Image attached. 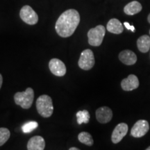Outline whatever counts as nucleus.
Wrapping results in <instances>:
<instances>
[{"label":"nucleus","mask_w":150,"mask_h":150,"mask_svg":"<svg viewBox=\"0 0 150 150\" xmlns=\"http://www.w3.org/2000/svg\"><path fill=\"white\" fill-rule=\"evenodd\" d=\"M90 113L88 110H79L76 112V120L79 125H81L82 123H88L90 120Z\"/></svg>","instance_id":"a211bd4d"},{"label":"nucleus","mask_w":150,"mask_h":150,"mask_svg":"<svg viewBox=\"0 0 150 150\" xmlns=\"http://www.w3.org/2000/svg\"><path fill=\"white\" fill-rule=\"evenodd\" d=\"M69 150H80V149H78V148H76V147H71Z\"/></svg>","instance_id":"5701e85b"},{"label":"nucleus","mask_w":150,"mask_h":150,"mask_svg":"<svg viewBox=\"0 0 150 150\" xmlns=\"http://www.w3.org/2000/svg\"><path fill=\"white\" fill-rule=\"evenodd\" d=\"M149 129V125L147 120H140L137 121L131 130V135L134 138H140L147 134Z\"/></svg>","instance_id":"0eeeda50"},{"label":"nucleus","mask_w":150,"mask_h":150,"mask_svg":"<svg viewBox=\"0 0 150 150\" xmlns=\"http://www.w3.org/2000/svg\"><path fill=\"white\" fill-rule=\"evenodd\" d=\"M11 136L10 131L6 128H0V147L7 142Z\"/></svg>","instance_id":"aec40b11"},{"label":"nucleus","mask_w":150,"mask_h":150,"mask_svg":"<svg viewBox=\"0 0 150 150\" xmlns=\"http://www.w3.org/2000/svg\"><path fill=\"white\" fill-rule=\"evenodd\" d=\"M2 83H3V78H2V76H1V74H0V89H1V86H2Z\"/></svg>","instance_id":"4be33fe9"},{"label":"nucleus","mask_w":150,"mask_h":150,"mask_svg":"<svg viewBox=\"0 0 150 150\" xmlns=\"http://www.w3.org/2000/svg\"><path fill=\"white\" fill-rule=\"evenodd\" d=\"M124 25L125 26V27H126L128 30H131L132 32H135V27H134V26L130 25L129 22H124Z\"/></svg>","instance_id":"412c9836"},{"label":"nucleus","mask_w":150,"mask_h":150,"mask_svg":"<svg viewBox=\"0 0 150 150\" xmlns=\"http://www.w3.org/2000/svg\"><path fill=\"white\" fill-rule=\"evenodd\" d=\"M112 112L110 108L107 106H102L96 110V118L99 122L106 124L111 120Z\"/></svg>","instance_id":"9d476101"},{"label":"nucleus","mask_w":150,"mask_h":150,"mask_svg":"<svg viewBox=\"0 0 150 150\" xmlns=\"http://www.w3.org/2000/svg\"><path fill=\"white\" fill-rule=\"evenodd\" d=\"M137 47L142 53H147L150 49V38L147 35H143L137 40Z\"/></svg>","instance_id":"dca6fc26"},{"label":"nucleus","mask_w":150,"mask_h":150,"mask_svg":"<svg viewBox=\"0 0 150 150\" xmlns=\"http://www.w3.org/2000/svg\"><path fill=\"white\" fill-rule=\"evenodd\" d=\"M45 142L42 137L33 136L29 140L27 143L28 150H44Z\"/></svg>","instance_id":"ddd939ff"},{"label":"nucleus","mask_w":150,"mask_h":150,"mask_svg":"<svg viewBox=\"0 0 150 150\" xmlns=\"http://www.w3.org/2000/svg\"><path fill=\"white\" fill-rule=\"evenodd\" d=\"M128 132V126L125 123L118 124L112 133L111 140L114 144L120 142Z\"/></svg>","instance_id":"1a4fd4ad"},{"label":"nucleus","mask_w":150,"mask_h":150,"mask_svg":"<svg viewBox=\"0 0 150 150\" xmlns=\"http://www.w3.org/2000/svg\"><path fill=\"white\" fill-rule=\"evenodd\" d=\"M20 16L26 24L34 25L38 21V16L34 10L29 6H24L20 12Z\"/></svg>","instance_id":"423d86ee"},{"label":"nucleus","mask_w":150,"mask_h":150,"mask_svg":"<svg viewBox=\"0 0 150 150\" xmlns=\"http://www.w3.org/2000/svg\"><path fill=\"white\" fill-rule=\"evenodd\" d=\"M139 80L136 75L130 74L128 77L124 79L121 82V87L125 91H131L138 88Z\"/></svg>","instance_id":"9b49d317"},{"label":"nucleus","mask_w":150,"mask_h":150,"mask_svg":"<svg viewBox=\"0 0 150 150\" xmlns=\"http://www.w3.org/2000/svg\"><path fill=\"white\" fill-rule=\"evenodd\" d=\"M142 6L141 4L137 1H131L127 4L124 8V12L128 16H134L142 11Z\"/></svg>","instance_id":"2eb2a0df"},{"label":"nucleus","mask_w":150,"mask_h":150,"mask_svg":"<svg viewBox=\"0 0 150 150\" xmlns=\"http://www.w3.org/2000/svg\"><path fill=\"white\" fill-rule=\"evenodd\" d=\"M149 34H150V30H149Z\"/></svg>","instance_id":"a878e982"},{"label":"nucleus","mask_w":150,"mask_h":150,"mask_svg":"<svg viewBox=\"0 0 150 150\" xmlns=\"http://www.w3.org/2000/svg\"><path fill=\"white\" fill-rule=\"evenodd\" d=\"M145 150H150V146H149V147H147V149H146Z\"/></svg>","instance_id":"393cba45"},{"label":"nucleus","mask_w":150,"mask_h":150,"mask_svg":"<svg viewBox=\"0 0 150 150\" xmlns=\"http://www.w3.org/2000/svg\"><path fill=\"white\" fill-rule=\"evenodd\" d=\"M147 20H148V22L150 24V13L149 14V16L147 17Z\"/></svg>","instance_id":"b1692460"},{"label":"nucleus","mask_w":150,"mask_h":150,"mask_svg":"<svg viewBox=\"0 0 150 150\" xmlns=\"http://www.w3.org/2000/svg\"><path fill=\"white\" fill-rule=\"evenodd\" d=\"M106 29L110 33H114V34H120L124 31L123 26L120 21L115 18L111 19L108 21L106 26Z\"/></svg>","instance_id":"4468645a"},{"label":"nucleus","mask_w":150,"mask_h":150,"mask_svg":"<svg viewBox=\"0 0 150 150\" xmlns=\"http://www.w3.org/2000/svg\"><path fill=\"white\" fill-rule=\"evenodd\" d=\"M78 64L80 68L84 70H89L93 68L95 65V57L92 50L87 49L81 52Z\"/></svg>","instance_id":"39448f33"},{"label":"nucleus","mask_w":150,"mask_h":150,"mask_svg":"<svg viewBox=\"0 0 150 150\" xmlns=\"http://www.w3.org/2000/svg\"><path fill=\"white\" fill-rule=\"evenodd\" d=\"M49 67L52 74L58 76H64L66 73V67L61 61L58 59H52L49 63Z\"/></svg>","instance_id":"6e6552de"},{"label":"nucleus","mask_w":150,"mask_h":150,"mask_svg":"<svg viewBox=\"0 0 150 150\" xmlns=\"http://www.w3.org/2000/svg\"><path fill=\"white\" fill-rule=\"evenodd\" d=\"M38 127V123L35 121H30L24 124L22 127V130L25 134H29Z\"/></svg>","instance_id":"6ab92c4d"},{"label":"nucleus","mask_w":150,"mask_h":150,"mask_svg":"<svg viewBox=\"0 0 150 150\" xmlns=\"http://www.w3.org/2000/svg\"><path fill=\"white\" fill-rule=\"evenodd\" d=\"M36 108L38 112L43 117H50L54 111L53 103L48 95H41L37 99Z\"/></svg>","instance_id":"f03ea898"},{"label":"nucleus","mask_w":150,"mask_h":150,"mask_svg":"<svg viewBox=\"0 0 150 150\" xmlns=\"http://www.w3.org/2000/svg\"><path fill=\"white\" fill-rule=\"evenodd\" d=\"M119 59L122 63L127 65H134L137 61V56L134 52L126 50L119 54Z\"/></svg>","instance_id":"f8f14e48"},{"label":"nucleus","mask_w":150,"mask_h":150,"mask_svg":"<svg viewBox=\"0 0 150 150\" xmlns=\"http://www.w3.org/2000/svg\"><path fill=\"white\" fill-rule=\"evenodd\" d=\"M105 33L106 29L102 25H98L96 27L90 29L88 32V43L94 47L100 46L102 43Z\"/></svg>","instance_id":"20e7f679"},{"label":"nucleus","mask_w":150,"mask_h":150,"mask_svg":"<svg viewBox=\"0 0 150 150\" xmlns=\"http://www.w3.org/2000/svg\"><path fill=\"white\" fill-rule=\"evenodd\" d=\"M80 22V15L74 9H69L62 13L56 21L55 29L61 37L67 38L74 33Z\"/></svg>","instance_id":"f257e3e1"},{"label":"nucleus","mask_w":150,"mask_h":150,"mask_svg":"<svg viewBox=\"0 0 150 150\" xmlns=\"http://www.w3.org/2000/svg\"><path fill=\"white\" fill-rule=\"evenodd\" d=\"M34 99V92L31 88H28L24 92H18L14 95V100L17 105L24 109H28L31 106Z\"/></svg>","instance_id":"7ed1b4c3"},{"label":"nucleus","mask_w":150,"mask_h":150,"mask_svg":"<svg viewBox=\"0 0 150 150\" xmlns=\"http://www.w3.org/2000/svg\"><path fill=\"white\" fill-rule=\"evenodd\" d=\"M78 139L81 143L85 144L88 146H92L94 143L93 137L88 132L83 131V132L80 133L78 136Z\"/></svg>","instance_id":"f3484780"}]
</instances>
